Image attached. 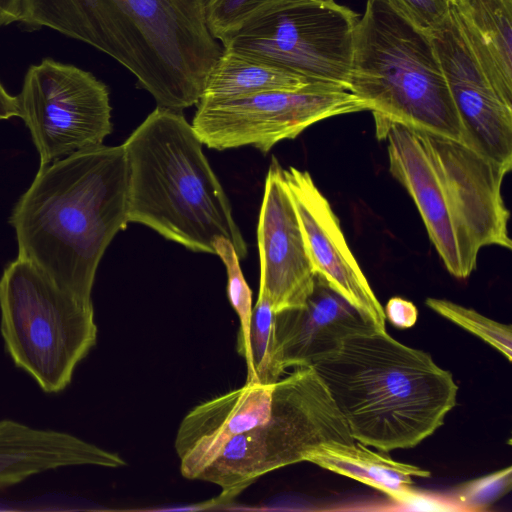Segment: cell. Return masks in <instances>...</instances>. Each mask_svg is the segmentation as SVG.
<instances>
[{"instance_id":"cell-1","label":"cell","mask_w":512,"mask_h":512,"mask_svg":"<svg viewBox=\"0 0 512 512\" xmlns=\"http://www.w3.org/2000/svg\"><path fill=\"white\" fill-rule=\"evenodd\" d=\"M208 0H24L20 23L48 27L108 54L159 107L199 102L222 53L206 20Z\"/></svg>"},{"instance_id":"cell-2","label":"cell","mask_w":512,"mask_h":512,"mask_svg":"<svg viewBox=\"0 0 512 512\" xmlns=\"http://www.w3.org/2000/svg\"><path fill=\"white\" fill-rule=\"evenodd\" d=\"M128 171L122 145H99L40 166L9 218L18 258L92 300L98 265L127 226Z\"/></svg>"},{"instance_id":"cell-3","label":"cell","mask_w":512,"mask_h":512,"mask_svg":"<svg viewBox=\"0 0 512 512\" xmlns=\"http://www.w3.org/2000/svg\"><path fill=\"white\" fill-rule=\"evenodd\" d=\"M389 171L413 199L448 272L465 279L480 250H510L502 184L511 170L464 142L397 122L374 121Z\"/></svg>"},{"instance_id":"cell-4","label":"cell","mask_w":512,"mask_h":512,"mask_svg":"<svg viewBox=\"0 0 512 512\" xmlns=\"http://www.w3.org/2000/svg\"><path fill=\"white\" fill-rule=\"evenodd\" d=\"M313 367L354 440L380 452L418 445L457 403L449 371L376 327L347 337Z\"/></svg>"},{"instance_id":"cell-5","label":"cell","mask_w":512,"mask_h":512,"mask_svg":"<svg viewBox=\"0 0 512 512\" xmlns=\"http://www.w3.org/2000/svg\"><path fill=\"white\" fill-rule=\"evenodd\" d=\"M128 171V222L193 252L215 254L228 239L240 259L247 245L229 199L182 112L157 106L122 144Z\"/></svg>"},{"instance_id":"cell-6","label":"cell","mask_w":512,"mask_h":512,"mask_svg":"<svg viewBox=\"0 0 512 512\" xmlns=\"http://www.w3.org/2000/svg\"><path fill=\"white\" fill-rule=\"evenodd\" d=\"M347 89L366 103L374 121L468 145L430 35L384 0H367L357 22Z\"/></svg>"},{"instance_id":"cell-7","label":"cell","mask_w":512,"mask_h":512,"mask_svg":"<svg viewBox=\"0 0 512 512\" xmlns=\"http://www.w3.org/2000/svg\"><path fill=\"white\" fill-rule=\"evenodd\" d=\"M0 331L14 364L46 393H59L97 341L92 300L16 258L0 278Z\"/></svg>"},{"instance_id":"cell-8","label":"cell","mask_w":512,"mask_h":512,"mask_svg":"<svg viewBox=\"0 0 512 512\" xmlns=\"http://www.w3.org/2000/svg\"><path fill=\"white\" fill-rule=\"evenodd\" d=\"M329 441L355 442L316 369L295 367L274 384L268 418L231 439L197 480L218 485L228 501L260 476L305 461L308 451Z\"/></svg>"},{"instance_id":"cell-9","label":"cell","mask_w":512,"mask_h":512,"mask_svg":"<svg viewBox=\"0 0 512 512\" xmlns=\"http://www.w3.org/2000/svg\"><path fill=\"white\" fill-rule=\"evenodd\" d=\"M359 18L334 0H278L221 43L223 49L272 63L312 82L347 89Z\"/></svg>"},{"instance_id":"cell-10","label":"cell","mask_w":512,"mask_h":512,"mask_svg":"<svg viewBox=\"0 0 512 512\" xmlns=\"http://www.w3.org/2000/svg\"><path fill=\"white\" fill-rule=\"evenodd\" d=\"M368 110L339 85L313 82L294 91H268L197 103L192 126L203 145L215 150L252 146L268 153L309 126L334 116Z\"/></svg>"},{"instance_id":"cell-11","label":"cell","mask_w":512,"mask_h":512,"mask_svg":"<svg viewBox=\"0 0 512 512\" xmlns=\"http://www.w3.org/2000/svg\"><path fill=\"white\" fill-rule=\"evenodd\" d=\"M16 97L40 166L102 145L112 132L107 86L74 65L51 58L31 65Z\"/></svg>"},{"instance_id":"cell-12","label":"cell","mask_w":512,"mask_h":512,"mask_svg":"<svg viewBox=\"0 0 512 512\" xmlns=\"http://www.w3.org/2000/svg\"><path fill=\"white\" fill-rule=\"evenodd\" d=\"M468 145L512 169V107L499 97L476 61L451 6L430 34Z\"/></svg>"},{"instance_id":"cell-13","label":"cell","mask_w":512,"mask_h":512,"mask_svg":"<svg viewBox=\"0 0 512 512\" xmlns=\"http://www.w3.org/2000/svg\"><path fill=\"white\" fill-rule=\"evenodd\" d=\"M257 244L258 292L268 298L274 313L302 306L312 292L315 270L283 168L275 157L265 178Z\"/></svg>"},{"instance_id":"cell-14","label":"cell","mask_w":512,"mask_h":512,"mask_svg":"<svg viewBox=\"0 0 512 512\" xmlns=\"http://www.w3.org/2000/svg\"><path fill=\"white\" fill-rule=\"evenodd\" d=\"M283 175L315 273L367 321L385 331L384 308L348 246L340 221L308 171L289 166Z\"/></svg>"},{"instance_id":"cell-15","label":"cell","mask_w":512,"mask_h":512,"mask_svg":"<svg viewBox=\"0 0 512 512\" xmlns=\"http://www.w3.org/2000/svg\"><path fill=\"white\" fill-rule=\"evenodd\" d=\"M375 327L315 273L312 292L296 308L274 313V352L280 370L313 366L349 336Z\"/></svg>"},{"instance_id":"cell-16","label":"cell","mask_w":512,"mask_h":512,"mask_svg":"<svg viewBox=\"0 0 512 512\" xmlns=\"http://www.w3.org/2000/svg\"><path fill=\"white\" fill-rule=\"evenodd\" d=\"M273 388L274 384L245 383L188 412L174 443L182 476L198 479L231 439L263 423L270 413Z\"/></svg>"},{"instance_id":"cell-17","label":"cell","mask_w":512,"mask_h":512,"mask_svg":"<svg viewBox=\"0 0 512 512\" xmlns=\"http://www.w3.org/2000/svg\"><path fill=\"white\" fill-rule=\"evenodd\" d=\"M83 465L118 468L126 462L117 453L67 432L0 420V489L39 473Z\"/></svg>"},{"instance_id":"cell-18","label":"cell","mask_w":512,"mask_h":512,"mask_svg":"<svg viewBox=\"0 0 512 512\" xmlns=\"http://www.w3.org/2000/svg\"><path fill=\"white\" fill-rule=\"evenodd\" d=\"M482 71L512 107V0H450Z\"/></svg>"},{"instance_id":"cell-19","label":"cell","mask_w":512,"mask_h":512,"mask_svg":"<svg viewBox=\"0 0 512 512\" xmlns=\"http://www.w3.org/2000/svg\"><path fill=\"white\" fill-rule=\"evenodd\" d=\"M305 461L370 485L400 503L415 493L411 487L412 477L431 475L428 470L395 461L358 441L353 444L324 442L308 451Z\"/></svg>"},{"instance_id":"cell-20","label":"cell","mask_w":512,"mask_h":512,"mask_svg":"<svg viewBox=\"0 0 512 512\" xmlns=\"http://www.w3.org/2000/svg\"><path fill=\"white\" fill-rule=\"evenodd\" d=\"M311 83L307 78L280 66L223 49L207 76L200 100H224L268 91H294Z\"/></svg>"},{"instance_id":"cell-21","label":"cell","mask_w":512,"mask_h":512,"mask_svg":"<svg viewBox=\"0 0 512 512\" xmlns=\"http://www.w3.org/2000/svg\"><path fill=\"white\" fill-rule=\"evenodd\" d=\"M273 322L271 304L263 293L258 292L247 341L237 350L247 365L248 384L272 385L283 374L275 358Z\"/></svg>"},{"instance_id":"cell-22","label":"cell","mask_w":512,"mask_h":512,"mask_svg":"<svg viewBox=\"0 0 512 512\" xmlns=\"http://www.w3.org/2000/svg\"><path fill=\"white\" fill-rule=\"evenodd\" d=\"M426 305L442 317L475 334L512 360V328L450 300L427 298Z\"/></svg>"},{"instance_id":"cell-23","label":"cell","mask_w":512,"mask_h":512,"mask_svg":"<svg viewBox=\"0 0 512 512\" xmlns=\"http://www.w3.org/2000/svg\"><path fill=\"white\" fill-rule=\"evenodd\" d=\"M215 255L226 267L227 295L240 321L236 348L239 350L247 341L252 316V291L242 273L239 256L233 244L226 238L218 237L213 242Z\"/></svg>"},{"instance_id":"cell-24","label":"cell","mask_w":512,"mask_h":512,"mask_svg":"<svg viewBox=\"0 0 512 512\" xmlns=\"http://www.w3.org/2000/svg\"><path fill=\"white\" fill-rule=\"evenodd\" d=\"M278 0H208L206 20L216 40L237 30L246 20Z\"/></svg>"},{"instance_id":"cell-25","label":"cell","mask_w":512,"mask_h":512,"mask_svg":"<svg viewBox=\"0 0 512 512\" xmlns=\"http://www.w3.org/2000/svg\"><path fill=\"white\" fill-rule=\"evenodd\" d=\"M512 468L501 469L484 477L463 483L455 490L456 504L461 509L484 510L511 490Z\"/></svg>"},{"instance_id":"cell-26","label":"cell","mask_w":512,"mask_h":512,"mask_svg":"<svg viewBox=\"0 0 512 512\" xmlns=\"http://www.w3.org/2000/svg\"><path fill=\"white\" fill-rule=\"evenodd\" d=\"M395 12L419 30L431 34L448 17L450 0H384Z\"/></svg>"},{"instance_id":"cell-27","label":"cell","mask_w":512,"mask_h":512,"mask_svg":"<svg viewBox=\"0 0 512 512\" xmlns=\"http://www.w3.org/2000/svg\"><path fill=\"white\" fill-rule=\"evenodd\" d=\"M384 313L395 327L400 329L412 327L418 319L416 306L401 297H393L388 300Z\"/></svg>"},{"instance_id":"cell-28","label":"cell","mask_w":512,"mask_h":512,"mask_svg":"<svg viewBox=\"0 0 512 512\" xmlns=\"http://www.w3.org/2000/svg\"><path fill=\"white\" fill-rule=\"evenodd\" d=\"M402 504L406 505L407 508L411 510L454 511L459 509L453 504L447 505L445 502L419 495L416 492L404 500Z\"/></svg>"},{"instance_id":"cell-29","label":"cell","mask_w":512,"mask_h":512,"mask_svg":"<svg viewBox=\"0 0 512 512\" xmlns=\"http://www.w3.org/2000/svg\"><path fill=\"white\" fill-rule=\"evenodd\" d=\"M19 117L17 97L9 94L0 82V121Z\"/></svg>"}]
</instances>
